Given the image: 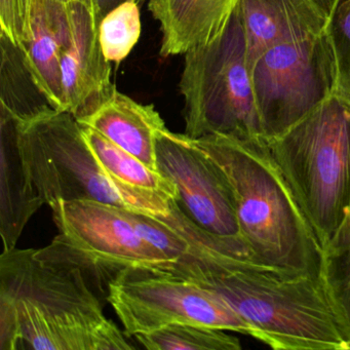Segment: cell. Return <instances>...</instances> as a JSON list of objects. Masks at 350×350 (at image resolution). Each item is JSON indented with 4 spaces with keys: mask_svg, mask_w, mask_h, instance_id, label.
I'll return each mask as SVG.
<instances>
[{
    "mask_svg": "<svg viewBox=\"0 0 350 350\" xmlns=\"http://www.w3.org/2000/svg\"><path fill=\"white\" fill-rule=\"evenodd\" d=\"M108 273L60 235L0 256V350H131L91 284Z\"/></svg>",
    "mask_w": 350,
    "mask_h": 350,
    "instance_id": "1",
    "label": "cell"
},
{
    "mask_svg": "<svg viewBox=\"0 0 350 350\" xmlns=\"http://www.w3.org/2000/svg\"><path fill=\"white\" fill-rule=\"evenodd\" d=\"M173 273L218 294L252 337L276 350H350V336L321 276L293 273L252 259H182Z\"/></svg>",
    "mask_w": 350,
    "mask_h": 350,
    "instance_id": "2",
    "label": "cell"
},
{
    "mask_svg": "<svg viewBox=\"0 0 350 350\" xmlns=\"http://www.w3.org/2000/svg\"><path fill=\"white\" fill-rule=\"evenodd\" d=\"M191 140L226 175L241 239L254 260L282 271L321 276L323 247L266 139L208 135Z\"/></svg>",
    "mask_w": 350,
    "mask_h": 350,
    "instance_id": "3",
    "label": "cell"
},
{
    "mask_svg": "<svg viewBox=\"0 0 350 350\" xmlns=\"http://www.w3.org/2000/svg\"><path fill=\"white\" fill-rule=\"evenodd\" d=\"M268 148L325 249L350 213V99L335 92Z\"/></svg>",
    "mask_w": 350,
    "mask_h": 350,
    "instance_id": "4",
    "label": "cell"
},
{
    "mask_svg": "<svg viewBox=\"0 0 350 350\" xmlns=\"http://www.w3.org/2000/svg\"><path fill=\"white\" fill-rule=\"evenodd\" d=\"M22 154L44 204L93 200L149 216H167L176 198L116 183L90 149L72 114L52 109L15 122Z\"/></svg>",
    "mask_w": 350,
    "mask_h": 350,
    "instance_id": "5",
    "label": "cell"
},
{
    "mask_svg": "<svg viewBox=\"0 0 350 350\" xmlns=\"http://www.w3.org/2000/svg\"><path fill=\"white\" fill-rule=\"evenodd\" d=\"M184 56L180 92L186 136L264 138L237 5L220 36Z\"/></svg>",
    "mask_w": 350,
    "mask_h": 350,
    "instance_id": "6",
    "label": "cell"
},
{
    "mask_svg": "<svg viewBox=\"0 0 350 350\" xmlns=\"http://www.w3.org/2000/svg\"><path fill=\"white\" fill-rule=\"evenodd\" d=\"M108 302L128 337L172 325H194L251 336V327L218 294L165 268L132 266L108 286Z\"/></svg>",
    "mask_w": 350,
    "mask_h": 350,
    "instance_id": "7",
    "label": "cell"
},
{
    "mask_svg": "<svg viewBox=\"0 0 350 350\" xmlns=\"http://www.w3.org/2000/svg\"><path fill=\"white\" fill-rule=\"evenodd\" d=\"M251 75L266 140L284 134L338 88L335 55L325 31L268 49L254 61Z\"/></svg>",
    "mask_w": 350,
    "mask_h": 350,
    "instance_id": "8",
    "label": "cell"
},
{
    "mask_svg": "<svg viewBox=\"0 0 350 350\" xmlns=\"http://www.w3.org/2000/svg\"><path fill=\"white\" fill-rule=\"evenodd\" d=\"M157 157L159 171L175 184L178 202L198 226L245 245L230 183L210 155L185 134L165 128L157 134Z\"/></svg>",
    "mask_w": 350,
    "mask_h": 350,
    "instance_id": "9",
    "label": "cell"
},
{
    "mask_svg": "<svg viewBox=\"0 0 350 350\" xmlns=\"http://www.w3.org/2000/svg\"><path fill=\"white\" fill-rule=\"evenodd\" d=\"M52 208L59 234L100 266L169 268L174 262L142 237L129 208L93 200L58 202Z\"/></svg>",
    "mask_w": 350,
    "mask_h": 350,
    "instance_id": "10",
    "label": "cell"
},
{
    "mask_svg": "<svg viewBox=\"0 0 350 350\" xmlns=\"http://www.w3.org/2000/svg\"><path fill=\"white\" fill-rule=\"evenodd\" d=\"M71 36L61 58L65 111L77 120L95 112L114 92L111 62L102 52L99 24L77 0L68 5Z\"/></svg>",
    "mask_w": 350,
    "mask_h": 350,
    "instance_id": "11",
    "label": "cell"
},
{
    "mask_svg": "<svg viewBox=\"0 0 350 350\" xmlns=\"http://www.w3.org/2000/svg\"><path fill=\"white\" fill-rule=\"evenodd\" d=\"M247 64L268 49L325 31V11L317 0H239Z\"/></svg>",
    "mask_w": 350,
    "mask_h": 350,
    "instance_id": "12",
    "label": "cell"
},
{
    "mask_svg": "<svg viewBox=\"0 0 350 350\" xmlns=\"http://www.w3.org/2000/svg\"><path fill=\"white\" fill-rule=\"evenodd\" d=\"M239 0H149L159 24L161 57L185 55L222 34Z\"/></svg>",
    "mask_w": 350,
    "mask_h": 350,
    "instance_id": "13",
    "label": "cell"
},
{
    "mask_svg": "<svg viewBox=\"0 0 350 350\" xmlns=\"http://www.w3.org/2000/svg\"><path fill=\"white\" fill-rule=\"evenodd\" d=\"M68 5L36 0L31 40L21 51L34 83L59 111H65L61 58L71 36Z\"/></svg>",
    "mask_w": 350,
    "mask_h": 350,
    "instance_id": "14",
    "label": "cell"
},
{
    "mask_svg": "<svg viewBox=\"0 0 350 350\" xmlns=\"http://www.w3.org/2000/svg\"><path fill=\"white\" fill-rule=\"evenodd\" d=\"M0 235L3 252L17 247L30 219L44 206L22 154L15 122L0 118Z\"/></svg>",
    "mask_w": 350,
    "mask_h": 350,
    "instance_id": "15",
    "label": "cell"
},
{
    "mask_svg": "<svg viewBox=\"0 0 350 350\" xmlns=\"http://www.w3.org/2000/svg\"><path fill=\"white\" fill-rule=\"evenodd\" d=\"M77 122L98 131L151 169L159 171L157 137L167 126L154 106L143 105L116 91L95 112Z\"/></svg>",
    "mask_w": 350,
    "mask_h": 350,
    "instance_id": "16",
    "label": "cell"
},
{
    "mask_svg": "<svg viewBox=\"0 0 350 350\" xmlns=\"http://www.w3.org/2000/svg\"><path fill=\"white\" fill-rule=\"evenodd\" d=\"M81 128L94 157L116 183L144 193L161 194L176 200L179 198L175 184L161 172L151 169L98 131L90 126H81Z\"/></svg>",
    "mask_w": 350,
    "mask_h": 350,
    "instance_id": "17",
    "label": "cell"
},
{
    "mask_svg": "<svg viewBox=\"0 0 350 350\" xmlns=\"http://www.w3.org/2000/svg\"><path fill=\"white\" fill-rule=\"evenodd\" d=\"M1 38V114L23 122L54 109L34 83L21 50Z\"/></svg>",
    "mask_w": 350,
    "mask_h": 350,
    "instance_id": "18",
    "label": "cell"
},
{
    "mask_svg": "<svg viewBox=\"0 0 350 350\" xmlns=\"http://www.w3.org/2000/svg\"><path fill=\"white\" fill-rule=\"evenodd\" d=\"M135 339L148 350H241L239 340L224 329L194 325H172Z\"/></svg>",
    "mask_w": 350,
    "mask_h": 350,
    "instance_id": "19",
    "label": "cell"
},
{
    "mask_svg": "<svg viewBox=\"0 0 350 350\" xmlns=\"http://www.w3.org/2000/svg\"><path fill=\"white\" fill-rule=\"evenodd\" d=\"M321 278L350 336V213L323 249Z\"/></svg>",
    "mask_w": 350,
    "mask_h": 350,
    "instance_id": "20",
    "label": "cell"
},
{
    "mask_svg": "<svg viewBox=\"0 0 350 350\" xmlns=\"http://www.w3.org/2000/svg\"><path fill=\"white\" fill-rule=\"evenodd\" d=\"M139 5L137 0H126L100 21V44L109 62L120 64L138 44L142 31Z\"/></svg>",
    "mask_w": 350,
    "mask_h": 350,
    "instance_id": "21",
    "label": "cell"
},
{
    "mask_svg": "<svg viewBox=\"0 0 350 350\" xmlns=\"http://www.w3.org/2000/svg\"><path fill=\"white\" fill-rule=\"evenodd\" d=\"M325 31L335 55L337 92L350 99V0L332 1Z\"/></svg>",
    "mask_w": 350,
    "mask_h": 350,
    "instance_id": "22",
    "label": "cell"
},
{
    "mask_svg": "<svg viewBox=\"0 0 350 350\" xmlns=\"http://www.w3.org/2000/svg\"><path fill=\"white\" fill-rule=\"evenodd\" d=\"M36 0H0L1 36L23 50L32 36Z\"/></svg>",
    "mask_w": 350,
    "mask_h": 350,
    "instance_id": "23",
    "label": "cell"
},
{
    "mask_svg": "<svg viewBox=\"0 0 350 350\" xmlns=\"http://www.w3.org/2000/svg\"><path fill=\"white\" fill-rule=\"evenodd\" d=\"M96 1V15H97L98 22L101 21L102 18L111 11L114 8L118 7L120 3H124L126 0H95ZM139 3H144L145 0H137Z\"/></svg>",
    "mask_w": 350,
    "mask_h": 350,
    "instance_id": "24",
    "label": "cell"
},
{
    "mask_svg": "<svg viewBox=\"0 0 350 350\" xmlns=\"http://www.w3.org/2000/svg\"><path fill=\"white\" fill-rule=\"evenodd\" d=\"M77 1L83 3V5H85V7L87 8V9L89 10L90 12H91L92 15H93V17L95 18V20L96 21H97V23L99 24V22H98L97 20V15H96L95 0H77Z\"/></svg>",
    "mask_w": 350,
    "mask_h": 350,
    "instance_id": "25",
    "label": "cell"
},
{
    "mask_svg": "<svg viewBox=\"0 0 350 350\" xmlns=\"http://www.w3.org/2000/svg\"><path fill=\"white\" fill-rule=\"evenodd\" d=\"M59 1H61V3H72V1H75V0H59Z\"/></svg>",
    "mask_w": 350,
    "mask_h": 350,
    "instance_id": "26",
    "label": "cell"
}]
</instances>
